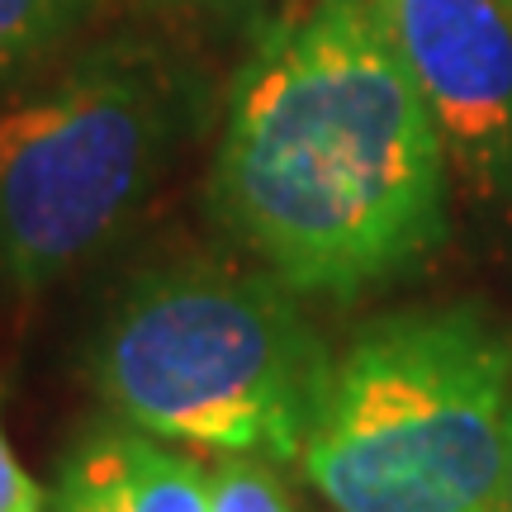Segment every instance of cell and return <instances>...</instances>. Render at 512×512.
<instances>
[{
	"mask_svg": "<svg viewBox=\"0 0 512 512\" xmlns=\"http://www.w3.org/2000/svg\"><path fill=\"white\" fill-rule=\"evenodd\" d=\"M446 166L366 0H299L242 62L209 204L285 290L356 299L441 242Z\"/></svg>",
	"mask_w": 512,
	"mask_h": 512,
	"instance_id": "cell-1",
	"label": "cell"
},
{
	"mask_svg": "<svg viewBox=\"0 0 512 512\" xmlns=\"http://www.w3.org/2000/svg\"><path fill=\"white\" fill-rule=\"evenodd\" d=\"M299 294L223 261L128 280L91 337V384L119 422L223 456L299 460L332 356Z\"/></svg>",
	"mask_w": 512,
	"mask_h": 512,
	"instance_id": "cell-2",
	"label": "cell"
},
{
	"mask_svg": "<svg viewBox=\"0 0 512 512\" xmlns=\"http://www.w3.org/2000/svg\"><path fill=\"white\" fill-rule=\"evenodd\" d=\"M299 465L332 512H512V337L465 304L370 323Z\"/></svg>",
	"mask_w": 512,
	"mask_h": 512,
	"instance_id": "cell-3",
	"label": "cell"
},
{
	"mask_svg": "<svg viewBox=\"0 0 512 512\" xmlns=\"http://www.w3.org/2000/svg\"><path fill=\"white\" fill-rule=\"evenodd\" d=\"M195 110V76L157 43L72 57L0 114V290L81 271L143 209Z\"/></svg>",
	"mask_w": 512,
	"mask_h": 512,
	"instance_id": "cell-4",
	"label": "cell"
},
{
	"mask_svg": "<svg viewBox=\"0 0 512 512\" xmlns=\"http://www.w3.org/2000/svg\"><path fill=\"white\" fill-rule=\"evenodd\" d=\"M479 195L512 209V15L503 0H366Z\"/></svg>",
	"mask_w": 512,
	"mask_h": 512,
	"instance_id": "cell-5",
	"label": "cell"
},
{
	"mask_svg": "<svg viewBox=\"0 0 512 512\" xmlns=\"http://www.w3.org/2000/svg\"><path fill=\"white\" fill-rule=\"evenodd\" d=\"M48 512H214L209 470L128 422L72 441L48 489Z\"/></svg>",
	"mask_w": 512,
	"mask_h": 512,
	"instance_id": "cell-6",
	"label": "cell"
},
{
	"mask_svg": "<svg viewBox=\"0 0 512 512\" xmlns=\"http://www.w3.org/2000/svg\"><path fill=\"white\" fill-rule=\"evenodd\" d=\"M95 0H0V91L67 53Z\"/></svg>",
	"mask_w": 512,
	"mask_h": 512,
	"instance_id": "cell-7",
	"label": "cell"
},
{
	"mask_svg": "<svg viewBox=\"0 0 512 512\" xmlns=\"http://www.w3.org/2000/svg\"><path fill=\"white\" fill-rule=\"evenodd\" d=\"M209 484H214V512H299L280 475L256 456H223L209 470Z\"/></svg>",
	"mask_w": 512,
	"mask_h": 512,
	"instance_id": "cell-8",
	"label": "cell"
},
{
	"mask_svg": "<svg viewBox=\"0 0 512 512\" xmlns=\"http://www.w3.org/2000/svg\"><path fill=\"white\" fill-rule=\"evenodd\" d=\"M0 512H48V489H38L34 475L19 465L5 427H0Z\"/></svg>",
	"mask_w": 512,
	"mask_h": 512,
	"instance_id": "cell-9",
	"label": "cell"
},
{
	"mask_svg": "<svg viewBox=\"0 0 512 512\" xmlns=\"http://www.w3.org/2000/svg\"><path fill=\"white\" fill-rule=\"evenodd\" d=\"M176 10H190V15H204V19H219V24H247L256 19L271 0H166Z\"/></svg>",
	"mask_w": 512,
	"mask_h": 512,
	"instance_id": "cell-10",
	"label": "cell"
},
{
	"mask_svg": "<svg viewBox=\"0 0 512 512\" xmlns=\"http://www.w3.org/2000/svg\"><path fill=\"white\" fill-rule=\"evenodd\" d=\"M503 5H508V15H512V0H503Z\"/></svg>",
	"mask_w": 512,
	"mask_h": 512,
	"instance_id": "cell-11",
	"label": "cell"
}]
</instances>
